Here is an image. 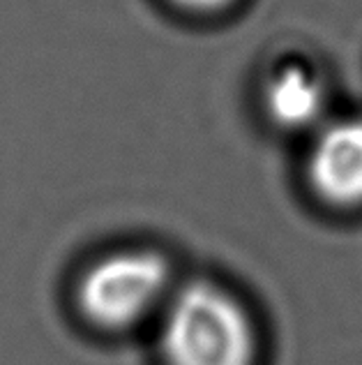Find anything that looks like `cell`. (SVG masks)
<instances>
[{
    "label": "cell",
    "mask_w": 362,
    "mask_h": 365,
    "mask_svg": "<svg viewBox=\"0 0 362 365\" xmlns=\"http://www.w3.org/2000/svg\"><path fill=\"white\" fill-rule=\"evenodd\" d=\"M263 107L268 118L284 130H307L326 109V88L319 74L302 63L277 67L263 86Z\"/></svg>",
    "instance_id": "cell-4"
},
{
    "label": "cell",
    "mask_w": 362,
    "mask_h": 365,
    "mask_svg": "<svg viewBox=\"0 0 362 365\" xmlns=\"http://www.w3.org/2000/svg\"><path fill=\"white\" fill-rule=\"evenodd\" d=\"M171 292V264L159 250L125 247L88 266L76 301L90 324L125 331L164 307Z\"/></svg>",
    "instance_id": "cell-2"
},
{
    "label": "cell",
    "mask_w": 362,
    "mask_h": 365,
    "mask_svg": "<svg viewBox=\"0 0 362 365\" xmlns=\"http://www.w3.org/2000/svg\"><path fill=\"white\" fill-rule=\"evenodd\" d=\"M307 174L314 192L332 206L362 204V120L326 128L309 150Z\"/></svg>",
    "instance_id": "cell-3"
},
{
    "label": "cell",
    "mask_w": 362,
    "mask_h": 365,
    "mask_svg": "<svg viewBox=\"0 0 362 365\" xmlns=\"http://www.w3.org/2000/svg\"><path fill=\"white\" fill-rule=\"evenodd\" d=\"M159 314L161 354L169 365H256V326L224 287L192 280L171 292Z\"/></svg>",
    "instance_id": "cell-1"
},
{
    "label": "cell",
    "mask_w": 362,
    "mask_h": 365,
    "mask_svg": "<svg viewBox=\"0 0 362 365\" xmlns=\"http://www.w3.org/2000/svg\"><path fill=\"white\" fill-rule=\"evenodd\" d=\"M169 3L185 14L213 16V14H222L226 9H231L238 0H169Z\"/></svg>",
    "instance_id": "cell-5"
}]
</instances>
